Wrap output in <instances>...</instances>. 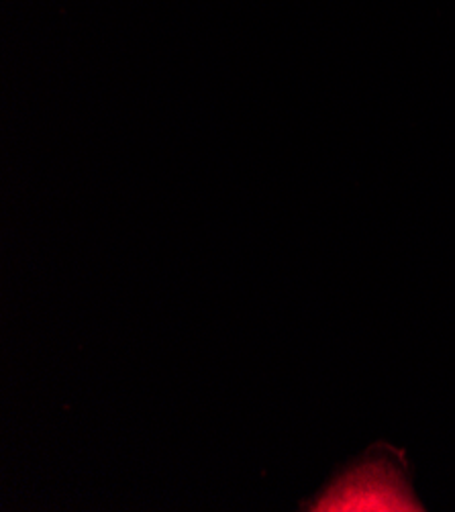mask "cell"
Returning <instances> with one entry per match:
<instances>
[{"label":"cell","mask_w":455,"mask_h":512,"mask_svg":"<svg viewBox=\"0 0 455 512\" xmlns=\"http://www.w3.org/2000/svg\"><path fill=\"white\" fill-rule=\"evenodd\" d=\"M309 510L325 512H419L423 504L407 478L386 457L366 459L343 472Z\"/></svg>","instance_id":"obj_1"}]
</instances>
